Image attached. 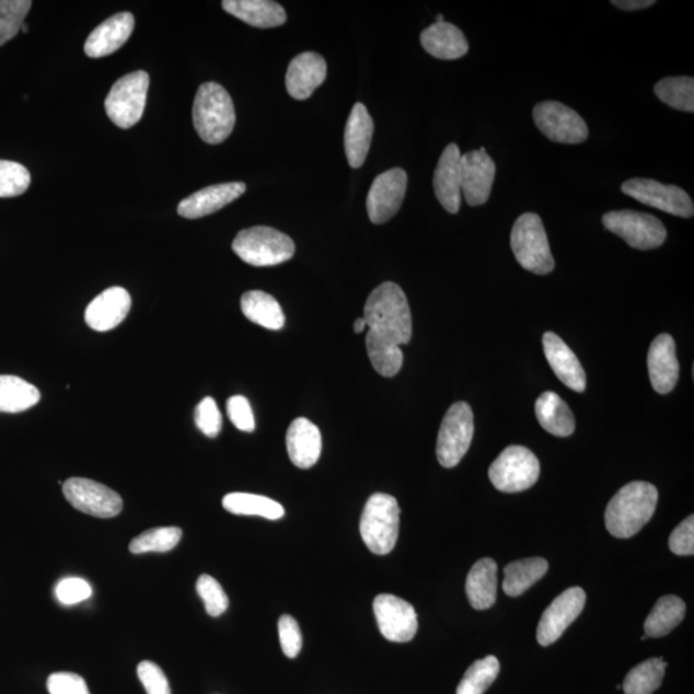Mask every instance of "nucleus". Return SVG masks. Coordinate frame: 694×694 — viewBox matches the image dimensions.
I'll return each instance as SVG.
<instances>
[{"instance_id": "f257e3e1", "label": "nucleus", "mask_w": 694, "mask_h": 694, "mask_svg": "<svg viewBox=\"0 0 694 694\" xmlns=\"http://www.w3.org/2000/svg\"><path fill=\"white\" fill-rule=\"evenodd\" d=\"M363 317L369 360L383 378H394L403 367L401 346L409 344L413 334L409 302L402 287L385 282L375 288L368 297Z\"/></svg>"}, {"instance_id": "f03ea898", "label": "nucleus", "mask_w": 694, "mask_h": 694, "mask_svg": "<svg viewBox=\"0 0 694 694\" xmlns=\"http://www.w3.org/2000/svg\"><path fill=\"white\" fill-rule=\"evenodd\" d=\"M659 491L645 482H633L620 489L605 508V529L620 539L632 537L646 527L656 511Z\"/></svg>"}, {"instance_id": "7ed1b4c3", "label": "nucleus", "mask_w": 694, "mask_h": 694, "mask_svg": "<svg viewBox=\"0 0 694 694\" xmlns=\"http://www.w3.org/2000/svg\"><path fill=\"white\" fill-rule=\"evenodd\" d=\"M192 116L197 135L209 144L223 143L234 129L235 111L231 95L213 81L198 88Z\"/></svg>"}, {"instance_id": "20e7f679", "label": "nucleus", "mask_w": 694, "mask_h": 694, "mask_svg": "<svg viewBox=\"0 0 694 694\" xmlns=\"http://www.w3.org/2000/svg\"><path fill=\"white\" fill-rule=\"evenodd\" d=\"M401 508L389 494L375 493L368 499L360 519V535L374 555L385 556L395 548Z\"/></svg>"}, {"instance_id": "39448f33", "label": "nucleus", "mask_w": 694, "mask_h": 694, "mask_svg": "<svg viewBox=\"0 0 694 694\" xmlns=\"http://www.w3.org/2000/svg\"><path fill=\"white\" fill-rule=\"evenodd\" d=\"M511 247L523 269L545 276L555 269L548 238L541 217L534 212L523 213L514 221Z\"/></svg>"}, {"instance_id": "423d86ee", "label": "nucleus", "mask_w": 694, "mask_h": 694, "mask_svg": "<svg viewBox=\"0 0 694 694\" xmlns=\"http://www.w3.org/2000/svg\"><path fill=\"white\" fill-rule=\"evenodd\" d=\"M232 248L241 261L254 267H275L294 254V243L287 234L263 225L243 229Z\"/></svg>"}, {"instance_id": "0eeeda50", "label": "nucleus", "mask_w": 694, "mask_h": 694, "mask_svg": "<svg viewBox=\"0 0 694 694\" xmlns=\"http://www.w3.org/2000/svg\"><path fill=\"white\" fill-rule=\"evenodd\" d=\"M149 88L150 76L142 70L117 80L105 102L108 119L122 129L135 127L142 119Z\"/></svg>"}, {"instance_id": "6e6552de", "label": "nucleus", "mask_w": 694, "mask_h": 694, "mask_svg": "<svg viewBox=\"0 0 694 694\" xmlns=\"http://www.w3.org/2000/svg\"><path fill=\"white\" fill-rule=\"evenodd\" d=\"M541 475V463L525 447H508L489 469L490 482L499 491L520 493L530 489Z\"/></svg>"}, {"instance_id": "1a4fd4ad", "label": "nucleus", "mask_w": 694, "mask_h": 694, "mask_svg": "<svg viewBox=\"0 0 694 694\" xmlns=\"http://www.w3.org/2000/svg\"><path fill=\"white\" fill-rule=\"evenodd\" d=\"M474 413L467 403L458 402L447 412L440 426L437 455L442 467L453 469L463 460L474 439Z\"/></svg>"}, {"instance_id": "9d476101", "label": "nucleus", "mask_w": 694, "mask_h": 694, "mask_svg": "<svg viewBox=\"0 0 694 694\" xmlns=\"http://www.w3.org/2000/svg\"><path fill=\"white\" fill-rule=\"evenodd\" d=\"M603 225L637 250H653L663 245L667 228L651 213L620 210L604 213Z\"/></svg>"}, {"instance_id": "9b49d317", "label": "nucleus", "mask_w": 694, "mask_h": 694, "mask_svg": "<svg viewBox=\"0 0 694 694\" xmlns=\"http://www.w3.org/2000/svg\"><path fill=\"white\" fill-rule=\"evenodd\" d=\"M539 130L552 142L580 144L589 136L588 125L575 109L556 101L537 103L533 111Z\"/></svg>"}, {"instance_id": "f8f14e48", "label": "nucleus", "mask_w": 694, "mask_h": 694, "mask_svg": "<svg viewBox=\"0 0 694 694\" xmlns=\"http://www.w3.org/2000/svg\"><path fill=\"white\" fill-rule=\"evenodd\" d=\"M623 194L638 203L681 218H692L694 205L692 198L682 188L662 184L653 180L633 178L622 186Z\"/></svg>"}, {"instance_id": "ddd939ff", "label": "nucleus", "mask_w": 694, "mask_h": 694, "mask_svg": "<svg viewBox=\"0 0 694 694\" xmlns=\"http://www.w3.org/2000/svg\"><path fill=\"white\" fill-rule=\"evenodd\" d=\"M62 490L65 498L80 512L100 519H113L123 511V499L119 494L93 479L69 478L63 483Z\"/></svg>"}, {"instance_id": "4468645a", "label": "nucleus", "mask_w": 694, "mask_h": 694, "mask_svg": "<svg viewBox=\"0 0 694 694\" xmlns=\"http://www.w3.org/2000/svg\"><path fill=\"white\" fill-rule=\"evenodd\" d=\"M408 186V174L401 167L388 170L372 183L367 197L368 217L374 224L386 223L401 210Z\"/></svg>"}, {"instance_id": "2eb2a0df", "label": "nucleus", "mask_w": 694, "mask_h": 694, "mask_svg": "<svg viewBox=\"0 0 694 694\" xmlns=\"http://www.w3.org/2000/svg\"><path fill=\"white\" fill-rule=\"evenodd\" d=\"M373 611L380 632L388 640L405 644L415 638L418 618L409 602L393 594H380L375 597Z\"/></svg>"}, {"instance_id": "dca6fc26", "label": "nucleus", "mask_w": 694, "mask_h": 694, "mask_svg": "<svg viewBox=\"0 0 694 694\" xmlns=\"http://www.w3.org/2000/svg\"><path fill=\"white\" fill-rule=\"evenodd\" d=\"M587 594L585 589L572 587L553 601L539 622L536 638L539 645L546 647L555 644L567 627L579 617L585 610Z\"/></svg>"}, {"instance_id": "f3484780", "label": "nucleus", "mask_w": 694, "mask_h": 694, "mask_svg": "<svg viewBox=\"0 0 694 694\" xmlns=\"http://www.w3.org/2000/svg\"><path fill=\"white\" fill-rule=\"evenodd\" d=\"M496 173V162L485 149L463 154L461 158L462 194L470 206H482L489 201Z\"/></svg>"}, {"instance_id": "a211bd4d", "label": "nucleus", "mask_w": 694, "mask_h": 694, "mask_svg": "<svg viewBox=\"0 0 694 694\" xmlns=\"http://www.w3.org/2000/svg\"><path fill=\"white\" fill-rule=\"evenodd\" d=\"M461 150L450 143L442 152L433 174V188L439 203L450 213H456L462 204Z\"/></svg>"}, {"instance_id": "6ab92c4d", "label": "nucleus", "mask_w": 694, "mask_h": 694, "mask_svg": "<svg viewBox=\"0 0 694 694\" xmlns=\"http://www.w3.org/2000/svg\"><path fill=\"white\" fill-rule=\"evenodd\" d=\"M649 380L656 393L669 394L679 380V361L674 338L668 334L657 336L649 347L647 357Z\"/></svg>"}, {"instance_id": "aec40b11", "label": "nucleus", "mask_w": 694, "mask_h": 694, "mask_svg": "<svg viewBox=\"0 0 694 694\" xmlns=\"http://www.w3.org/2000/svg\"><path fill=\"white\" fill-rule=\"evenodd\" d=\"M131 308L130 294L123 287H109L95 298L85 310V323L97 332L120 326Z\"/></svg>"}, {"instance_id": "412c9836", "label": "nucleus", "mask_w": 694, "mask_h": 694, "mask_svg": "<svg viewBox=\"0 0 694 694\" xmlns=\"http://www.w3.org/2000/svg\"><path fill=\"white\" fill-rule=\"evenodd\" d=\"M327 78V63L321 55L305 51L293 58L286 73V88L292 99L304 101Z\"/></svg>"}, {"instance_id": "4be33fe9", "label": "nucleus", "mask_w": 694, "mask_h": 694, "mask_svg": "<svg viewBox=\"0 0 694 694\" xmlns=\"http://www.w3.org/2000/svg\"><path fill=\"white\" fill-rule=\"evenodd\" d=\"M246 192V184L241 182L221 183L199 189L196 194L184 198L178 205L182 218L199 219L210 216L232 204Z\"/></svg>"}, {"instance_id": "5701e85b", "label": "nucleus", "mask_w": 694, "mask_h": 694, "mask_svg": "<svg viewBox=\"0 0 694 694\" xmlns=\"http://www.w3.org/2000/svg\"><path fill=\"white\" fill-rule=\"evenodd\" d=\"M136 20L129 12L114 14L94 28L85 42L88 57L102 58L115 54L130 38Z\"/></svg>"}, {"instance_id": "b1692460", "label": "nucleus", "mask_w": 694, "mask_h": 694, "mask_svg": "<svg viewBox=\"0 0 694 694\" xmlns=\"http://www.w3.org/2000/svg\"><path fill=\"white\" fill-rule=\"evenodd\" d=\"M543 347L545 358L557 378L568 389L576 391V393H582L587 388V375L585 368H582L578 357L575 356L570 347L553 332L544 334Z\"/></svg>"}, {"instance_id": "393cba45", "label": "nucleus", "mask_w": 694, "mask_h": 694, "mask_svg": "<svg viewBox=\"0 0 694 694\" xmlns=\"http://www.w3.org/2000/svg\"><path fill=\"white\" fill-rule=\"evenodd\" d=\"M287 452L294 466L306 470L320 461L322 435L320 428L306 418L293 420L286 435Z\"/></svg>"}, {"instance_id": "a878e982", "label": "nucleus", "mask_w": 694, "mask_h": 694, "mask_svg": "<svg viewBox=\"0 0 694 694\" xmlns=\"http://www.w3.org/2000/svg\"><path fill=\"white\" fill-rule=\"evenodd\" d=\"M420 44L427 51L439 60H458L467 55L470 49L466 36L461 28L449 22H435L420 34Z\"/></svg>"}, {"instance_id": "bb28decb", "label": "nucleus", "mask_w": 694, "mask_h": 694, "mask_svg": "<svg viewBox=\"0 0 694 694\" xmlns=\"http://www.w3.org/2000/svg\"><path fill=\"white\" fill-rule=\"evenodd\" d=\"M374 124L363 103L354 105L345 129V153L349 165L365 164L373 137Z\"/></svg>"}, {"instance_id": "cd10ccee", "label": "nucleus", "mask_w": 694, "mask_h": 694, "mask_svg": "<svg viewBox=\"0 0 694 694\" xmlns=\"http://www.w3.org/2000/svg\"><path fill=\"white\" fill-rule=\"evenodd\" d=\"M221 5L235 19L258 28L278 27L287 21L284 7L270 0H224Z\"/></svg>"}, {"instance_id": "c85d7f7f", "label": "nucleus", "mask_w": 694, "mask_h": 694, "mask_svg": "<svg viewBox=\"0 0 694 694\" xmlns=\"http://www.w3.org/2000/svg\"><path fill=\"white\" fill-rule=\"evenodd\" d=\"M498 565L491 558L477 560L466 580L469 601L475 610L493 608L497 601Z\"/></svg>"}, {"instance_id": "c756f323", "label": "nucleus", "mask_w": 694, "mask_h": 694, "mask_svg": "<svg viewBox=\"0 0 694 694\" xmlns=\"http://www.w3.org/2000/svg\"><path fill=\"white\" fill-rule=\"evenodd\" d=\"M535 413L546 432L567 438L575 431V418L568 405L556 393L546 391L537 398Z\"/></svg>"}, {"instance_id": "7c9ffc66", "label": "nucleus", "mask_w": 694, "mask_h": 694, "mask_svg": "<svg viewBox=\"0 0 694 694\" xmlns=\"http://www.w3.org/2000/svg\"><path fill=\"white\" fill-rule=\"evenodd\" d=\"M241 310L248 321L257 326L278 331L282 329L286 316L279 302L271 294L263 291H248L243 293Z\"/></svg>"}, {"instance_id": "2f4dec72", "label": "nucleus", "mask_w": 694, "mask_h": 694, "mask_svg": "<svg viewBox=\"0 0 694 694\" xmlns=\"http://www.w3.org/2000/svg\"><path fill=\"white\" fill-rule=\"evenodd\" d=\"M548 563L544 558L533 557L514 560L505 568L504 590L509 597H519L543 579L548 571Z\"/></svg>"}, {"instance_id": "473e14b6", "label": "nucleus", "mask_w": 694, "mask_h": 694, "mask_svg": "<svg viewBox=\"0 0 694 694\" xmlns=\"http://www.w3.org/2000/svg\"><path fill=\"white\" fill-rule=\"evenodd\" d=\"M685 603L676 595H663L656 602L645 623L647 637L661 638L683 622Z\"/></svg>"}, {"instance_id": "72a5a7b5", "label": "nucleus", "mask_w": 694, "mask_h": 694, "mask_svg": "<svg viewBox=\"0 0 694 694\" xmlns=\"http://www.w3.org/2000/svg\"><path fill=\"white\" fill-rule=\"evenodd\" d=\"M41 402V391L16 375H0V412L21 413Z\"/></svg>"}, {"instance_id": "f704fd0d", "label": "nucleus", "mask_w": 694, "mask_h": 694, "mask_svg": "<svg viewBox=\"0 0 694 694\" xmlns=\"http://www.w3.org/2000/svg\"><path fill=\"white\" fill-rule=\"evenodd\" d=\"M223 507L233 514L261 516L271 521L280 520L285 516V508L278 501L255 494H228L223 499Z\"/></svg>"}, {"instance_id": "c9c22d12", "label": "nucleus", "mask_w": 694, "mask_h": 694, "mask_svg": "<svg viewBox=\"0 0 694 694\" xmlns=\"http://www.w3.org/2000/svg\"><path fill=\"white\" fill-rule=\"evenodd\" d=\"M668 663L655 657L637 664L627 673L623 684L625 694H652L662 684Z\"/></svg>"}, {"instance_id": "e433bc0d", "label": "nucleus", "mask_w": 694, "mask_h": 694, "mask_svg": "<svg viewBox=\"0 0 694 694\" xmlns=\"http://www.w3.org/2000/svg\"><path fill=\"white\" fill-rule=\"evenodd\" d=\"M655 94L671 108L694 113V79L691 77L664 78L655 85Z\"/></svg>"}, {"instance_id": "4c0bfd02", "label": "nucleus", "mask_w": 694, "mask_h": 694, "mask_svg": "<svg viewBox=\"0 0 694 694\" xmlns=\"http://www.w3.org/2000/svg\"><path fill=\"white\" fill-rule=\"evenodd\" d=\"M500 663L496 656H487L471 664L458 685L456 694H484L496 682Z\"/></svg>"}, {"instance_id": "58836bf2", "label": "nucleus", "mask_w": 694, "mask_h": 694, "mask_svg": "<svg viewBox=\"0 0 694 694\" xmlns=\"http://www.w3.org/2000/svg\"><path fill=\"white\" fill-rule=\"evenodd\" d=\"M182 535V529L174 527L147 530L132 539L129 551L132 555H142L147 552H170L178 545Z\"/></svg>"}, {"instance_id": "ea45409f", "label": "nucleus", "mask_w": 694, "mask_h": 694, "mask_svg": "<svg viewBox=\"0 0 694 694\" xmlns=\"http://www.w3.org/2000/svg\"><path fill=\"white\" fill-rule=\"evenodd\" d=\"M32 5L31 0H0V46L20 33Z\"/></svg>"}, {"instance_id": "a19ab883", "label": "nucleus", "mask_w": 694, "mask_h": 694, "mask_svg": "<svg viewBox=\"0 0 694 694\" xmlns=\"http://www.w3.org/2000/svg\"><path fill=\"white\" fill-rule=\"evenodd\" d=\"M32 175L19 162L0 160V198L16 197L31 187Z\"/></svg>"}, {"instance_id": "79ce46f5", "label": "nucleus", "mask_w": 694, "mask_h": 694, "mask_svg": "<svg viewBox=\"0 0 694 694\" xmlns=\"http://www.w3.org/2000/svg\"><path fill=\"white\" fill-rule=\"evenodd\" d=\"M197 593L205 603L206 612L212 617L223 615L228 609L229 600L218 580L210 575L199 576L196 585Z\"/></svg>"}, {"instance_id": "37998d69", "label": "nucleus", "mask_w": 694, "mask_h": 694, "mask_svg": "<svg viewBox=\"0 0 694 694\" xmlns=\"http://www.w3.org/2000/svg\"><path fill=\"white\" fill-rule=\"evenodd\" d=\"M195 424L208 438H217L223 426V418L212 397H205L195 410Z\"/></svg>"}, {"instance_id": "c03bdc74", "label": "nucleus", "mask_w": 694, "mask_h": 694, "mask_svg": "<svg viewBox=\"0 0 694 694\" xmlns=\"http://www.w3.org/2000/svg\"><path fill=\"white\" fill-rule=\"evenodd\" d=\"M278 632L284 653L290 659L298 657L302 648V634L297 620L290 615L280 616Z\"/></svg>"}, {"instance_id": "a18cd8bd", "label": "nucleus", "mask_w": 694, "mask_h": 694, "mask_svg": "<svg viewBox=\"0 0 694 694\" xmlns=\"http://www.w3.org/2000/svg\"><path fill=\"white\" fill-rule=\"evenodd\" d=\"M137 673L147 694H172L167 678L159 664L152 661H142L138 664Z\"/></svg>"}, {"instance_id": "49530a36", "label": "nucleus", "mask_w": 694, "mask_h": 694, "mask_svg": "<svg viewBox=\"0 0 694 694\" xmlns=\"http://www.w3.org/2000/svg\"><path fill=\"white\" fill-rule=\"evenodd\" d=\"M227 413L231 423L243 432L255 430V417L253 409L245 396L235 395L227 402Z\"/></svg>"}, {"instance_id": "de8ad7c7", "label": "nucleus", "mask_w": 694, "mask_h": 694, "mask_svg": "<svg viewBox=\"0 0 694 694\" xmlns=\"http://www.w3.org/2000/svg\"><path fill=\"white\" fill-rule=\"evenodd\" d=\"M92 595V588L83 579L69 578L58 582L56 597L58 602L71 605L83 601Z\"/></svg>"}, {"instance_id": "09e8293b", "label": "nucleus", "mask_w": 694, "mask_h": 694, "mask_svg": "<svg viewBox=\"0 0 694 694\" xmlns=\"http://www.w3.org/2000/svg\"><path fill=\"white\" fill-rule=\"evenodd\" d=\"M671 552L676 556H693L694 553V517L690 516L679 523L669 539Z\"/></svg>"}, {"instance_id": "8fccbe9b", "label": "nucleus", "mask_w": 694, "mask_h": 694, "mask_svg": "<svg viewBox=\"0 0 694 694\" xmlns=\"http://www.w3.org/2000/svg\"><path fill=\"white\" fill-rule=\"evenodd\" d=\"M50 694H91L83 678L73 673H55L48 678Z\"/></svg>"}, {"instance_id": "3c124183", "label": "nucleus", "mask_w": 694, "mask_h": 694, "mask_svg": "<svg viewBox=\"0 0 694 694\" xmlns=\"http://www.w3.org/2000/svg\"><path fill=\"white\" fill-rule=\"evenodd\" d=\"M611 3L624 11L646 10L648 7L656 4L655 0H614Z\"/></svg>"}, {"instance_id": "603ef678", "label": "nucleus", "mask_w": 694, "mask_h": 694, "mask_svg": "<svg viewBox=\"0 0 694 694\" xmlns=\"http://www.w3.org/2000/svg\"><path fill=\"white\" fill-rule=\"evenodd\" d=\"M366 328V321L363 316L354 322V332H356V334H361V332H363Z\"/></svg>"}, {"instance_id": "864d4df0", "label": "nucleus", "mask_w": 694, "mask_h": 694, "mask_svg": "<svg viewBox=\"0 0 694 694\" xmlns=\"http://www.w3.org/2000/svg\"><path fill=\"white\" fill-rule=\"evenodd\" d=\"M21 31L24 32V33H27L28 32L27 25H25V24L22 25Z\"/></svg>"}, {"instance_id": "5fc2aeb1", "label": "nucleus", "mask_w": 694, "mask_h": 694, "mask_svg": "<svg viewBox=\"0 0 694 694\" xmlns=\"http://www.w3.org/2000/svg\"><path fill=\"white\" fill-rule=\"evenodd\" d=\"M437 22H444V16H442V14H439Z\"/></svg>"}, {"instance_id": "6e6d98bb", "label": "nucleus", "mask_w": 694, "mask_h": 694, "mask_svg": "<svg viewBox=\"0 0 694 694\" xmlns=\"http://www.w3.org/2000/svg\"><path fill=\"white\" fill-rule=\"evenodd\" d=\"M647 639V635L645 634L644 637H641V640H646Z\"/></svg>"}]
</instances>
